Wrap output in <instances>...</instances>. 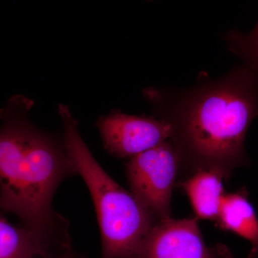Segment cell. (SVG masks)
Returning a JSON list of instances; mask_svg holds the SVG:
<instances>
[{
	"mask_svg": "<svg viewBox=\"0 0 258 258\" xmlns=\"http://www.w3.org/2000/svg\"><path fill=\"white\" fill-rule=\"evenodd\" d=\"M258 115V76L245 66L185 93L164 118L181 158L182 179L215 169L228 180L248 164L244 142Z\"/></svg>",
	"mask_w": 258,
	"mask_h": 258,
	"instance_id": "6da1fadb",
	"label": "cell"
},
{
	"mask_svg": "<svg viewBox=\"0 0 258 258\" xmlns=\"http://www.w3.org/2000/svg\"><path fill=\"white\" fill-rule=\"evenodd\" d=\"M71 258H86L84 257V256H81L79 255V254H76L74 253V255H73V257Z\"/></svg>",
	"mask_w": 258,
	"mask_h": 258,
	"instance_id": "7c38bea8",
	"label": "cell"
},
{
	"mask_svg": "<svg viewBox=\"0 0 258 258\" xmlns=\"http://www.w3.org/2000/svg\"><path fill=\"white\" fill-rule=\"evenodd\" d=\"M58 113L64 147L96 208L102 258H142L144 241L157 220L132 191L123 189L97 162L69 107L59 105Z\"/></svg>",
	"mask_w": 258,
	"mask_h": 258,
	"instance_id": "3957f363",
	"label": "cell"
},
{
	"mask_svg": "<svg viewBox=\"0 0 258 258\" xmlns=\"http://www.w3.org/2000/svg\"><path fill=\"white\" fill-rule=\"evenodd\" d=\"M34 102L15 95L0 109V210L24 225L55 220L56 190L77 174L63 139L37 128L29 117Z\"/></svg>",
	"mask_w": 258,
	"mask_h": 258,
	"instance_id": "7a4b0ae2",
	"label": "cell"
},
{
	"mask_svg": "<svg viewBox=\"0 0 258 258\" xmlns=\"http://www.w3.org/2000/svg\"><path fill=\"white\" fill-rule=\"evenodd\" d=\"M197 217L156 222L144 241L142 258H215L205 244Z\"/></svg>",
	"mask_w": 258,
	"mask_h": 258,
	"instance_id": "52a82bcc",
	"label": "cell"
},
{
	"mask_svg": "<svg viewBox=\"0 0 258 258\" xmlns=\"http://www.w3.org/2000/svg\"><path fill=\"white\" fill-rule=\"evenodd\" d=\"M224 230L230 231L250 244L249 258H258V218L247 197V190L225 193L216 221Z\"/></svg>",
	"mask_w": 258,
	"mask_h": 258,
	"instance_id": "ba28073f",
	"label": "cell"
},
{
	"mask_svg": "<svg viewBox=\"0 0 258 258\" xmlns=\"http://www.w3.org/2000/svg\"><path fill=\"white\" fill-rule=\"evenodd\" d=\"M215 258H237L235 257L230 249L224 244H217L212 247Z\"/></svg>",
	"mask_w": 258,
	"mask_h": 258,
	"instance_id": "8fae6325",
	"label": "cell"
},
{
	"mask_svg": "<svg viewBox=\"0 0 258 258\" xmlns=\"http://www.w3.org/2000/svg\"><path fill=\"white\" fill-rule=\"evenodd\" d=\"M226 40L230 50L242 58L244 66L258 76V22L248 33L237 30L229 32Z\"/></svg>",
	"mask_w": 258,
	"mask_h": 258,
	"instance_id": "30bf717a",
	"label": "cell"
},
{
	"mask_svg": "<svg viewBox=\"0 0 258 258\" xmlns=\"http://www.w3.org/2000/svg\"><path fill=\"white\" fill-rule=\"evenodd\" d=\"M0 210V258H71L69 222L62 215L36 226L14 225Z\"/></svg>",
	"mask_w": 258,
	"mask_h": 258,
	"instance_id": "5b68a950",
	"label": "cell"
},
{
	"mask_svg": "<svg viewBox=\"0 0 258 258\" xmlns=\"http://www.w3.org/2000/svg\"><path fill=\"white\" fill-rule=\"evenodd\" d=\"M181 171L179 152L170 139L129 159L131 191L157 222L171 217V201Z\"/></svg>",
	"mask_w": 258,
	"mask_h": 258,
	"instance_id": "277c9868",
	"label": "cell"
},
{
	"mask_svg": "<svg viewBox=\"0 0 258 258\" xmlns=\"http://www.w3.org/2000/svg\"><path fill=\"white\" fill-rule=\"evenodd\" d=\"M225 176L215 169H200L179 180L176 186L182 188L189 198L197 218L216 221L224 195Z\"/></svg>",
	"mask_w": 258,
	"mask_h": 258,
	"instance_id": "9c48e42d",
	"label": "cell"
},
{
	"mask_svg": "<svg viewBox=\"0 0 258 258\" xmlns=\"http://www.w3.org/2000/svg\"><path fill=\"white\" fill-rule=\"evenodd\" d=\"M107 152L119 158H133L169 140L171 125L164 119L114 112L97 122Z\"/></svg>",
	"mask_w": 258,
	"mask_h": 258,
	"instance_id": "8992f818",
	"label": "cell"
}]
</instances>
